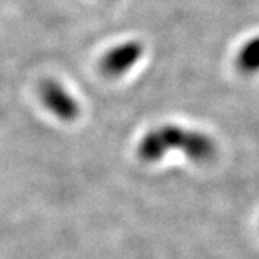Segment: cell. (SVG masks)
I'll use <instances>...</instances> for the list:
<instances>
[{
  "label": "cell",
  "instance_id": "cell-1",
  "mask_svg": "<svg viewBox=\"0 0 259 259\" xmlns=\"http://www.w3.org/2000/svg\"><path fill=\"white\" fill-rule=\"evenodd\" d=\"M180 151L192 161L204 163L216 153L213 140L197 130L166 124L148 131L140 140L137 156L146 163H156L170 151Z\"/></svg>",
  "mask_w": 259,
  "mask_h": 259
},
{
  "label": "cell",
  "instance_id": "cell-2",
  "mask_svg": "<svg viewBox=\"0 0 259 259\" xmlns=\"http://www.w3.org/2000/svg\"><path fill=\"white\" fill-rule=\"evenodd\" d=\"M39 100L58 120L74 121L81 111L79 102L58 79L49 78L39 85Z\"/></svg>",
  "mask_w": 259,
  "mask_h": 259
},
{
  "label": "cell",
  "instance_id": "cell-3",
  "mask_svg": "<svg viewBox=\"0 0 259 259\" xmlns=\"http://www.w3.org/2000/svg\"><path fill=\"white\" fill-rule=\"evenodd\" d=\"M144 56V45L137 39H130L108 49L101 59L102 74L120 78L133 71Z\"/></svg>",
  "mask_w": 259,
  "mask_h": 259
}]
</instances>
